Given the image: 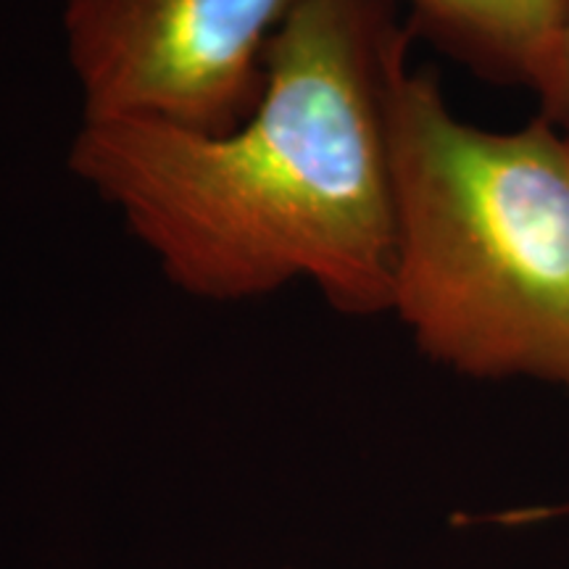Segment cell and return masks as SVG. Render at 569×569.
Masks as SVG:
<instances>
[{"instance_id":"cell-1","label":"cell","mask_w":569,"mask_h":569,"mask_svg":"<svg viewBox=\"0 0 569 569\" xmlns=\"http://www.w3.org/2000/svg\"><path fill=\"white\" fill-rule=\"evenodd\" d=\"M398 0H303L269 42L264 90L224 132L80 119L69 169L180 293L238 303L311 284L390 311Z\"/></svg>"},{"instance_id":"cell-2","label":"cell","mask_w":569,"mask_h":569,"mask_svg":"<svg viewBox=\"0 0 569 569\" xmlns=\"http://www.w3.org/2000/svg\"><path fill=\"white\" fill-rule=\"evenodd\" d=\"M393 182L390 311L417 346L461 375L569 390V142L546 119L461 122L436 77L407 69Z\"/></svg>"},{"instance_id":"cell-3","label":"cell","mask_w":569,"mask_h":569,"mask_svg":"<svg viewBox=\"0 0 569 569\" xmlns=\"http://www.w3.org/2000/svg\"><path fill=\"white\" fill-rule=\"evenodd\" d=\"M303 0H63L82 119L224 132L264 90L269 42Z\"/></svg>"},{"instance_id":"cell-4","label":"cell","mask_w":569,"mask_h":569,"mask_svg":"<svg viewBox=\"0 0 569 569\" xmlns=\"http://www.w3.org/2000/svg\"><path fill=\"white\" fill-rule=\"evenodd\" d=\"M422 34L482 77L532 82L565 24L569 0H398Z\"/></svg>"},{"instance_id":"cell-5","label":"cell","mask_w":569,"mask_h":569,"mask_svg":"<svg viewBox=\"0 0 569 569\" xmlns=\"http://www.w3.org/2000/svg\"><path fill=\"white\" fill-rule=\"evenodd\" d=\"M530 88L538 92L543 117L569 142V11Z\"/></svg>"},{"instance_id":"cell-6","label":"cell","mask_w":569,"mask_h":569,"mask_svg":"<svg viewBox=\"0 0 569 569\" xmlns=\"http://www.w3.org/2000/svg\"><path fill=\"white\" fill-rule=\"evenodd\" d=\"M565 511H569V507H557V509H538V511H528V515H511L509 519H540V517H553V515H565Z\"/></svg>"}]
</instances>
